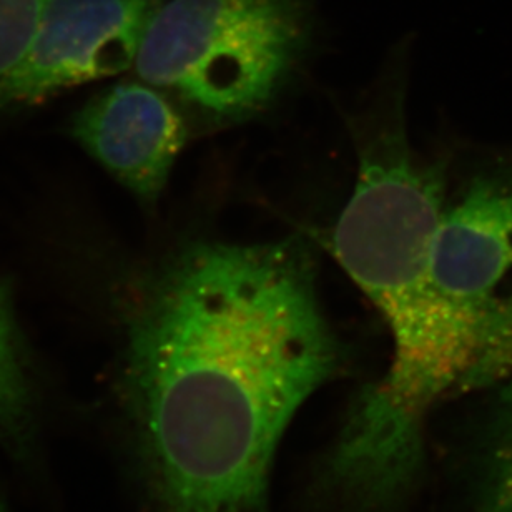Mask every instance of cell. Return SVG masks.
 Returning a JSON list of instances; mask_svg holds the SVG:
<instances>
[{
    "label": "cell",
    "mask_w": 512,
    "mask_h": 512,
    "mask_svg": "<svg viewBox=\"0 0 512 512\" xmlns=\"http://www.w3.org/2000/svg\"><path fill=\"white\" fill-rule=\"evenodd\" d=\"M341 365L303 243L165 261L128 315L120 386L152 511H268L281 436Z\"/></svg>",
    "instance_id": "1"
},
{
    "label": "cell",
    "mask_w": 512,
    "mask_h": 512,
    "mask_svg": "<svg viewBox=\"0 0 512 512\" xmlns=\"http://www.w3.org/2000/svg\"><path fill=\"white\" fill-rule=\"evenodd\" d=\"M443 163L416 157L401 120L360 158L355 192L336 223V260L380 310L393 338L386 375L356 399L326 456V493L351 512H384L423 466V429L443 399L512 371V296L493 313L463 310L434 285L433 243L443 217Z\"/></svg>",
    "instance_id": "2"
},
{
    "label": "cell",
    "mask_w": 512,
    "mask_h": 512,
    "mask_svg": "<svg viewBox=\"0 0 512 512\" xmlns=\"http://www.w3.org/2000/svg\"><path fill=\"white\" fill-rule=\"evenodd\" d=\"M318 0H163L133 62L198 124L225 127L270 107L310 54Z\"/></svg>",
    "instance_id": "3"
},
{
    "label": "cell",
    "mask_w": 512,
    "mask_h": 512,
    "mask_svg": "<svg viewBox=\"0 0 512 512\" xmlns=\"http://www.w3.org/2000/svg\"><path fill=\"white\" fill-rule=\"evenodd\" d=\"M162 2L44 0L24 55L0 80V110L29 109L132 69Z\"/></svg>",
    "instance_id": "4"
},
{
    "label": "cell",
    "mask_w": 512,
    "mask_h": 512,
    "mask_svg": "<svg viewBox=\"0 0 512 512\" xmlns=\"http://www.w3.org/2000/svg\"><path fill=\"white\" fill-rule=\"evenodd\" d=\"M72 133L140 202L155 205L190 137L185 115L142 80L110 85L75 115Z\"/></svg>",
    "instance_id": "5"
},
{
    "label": "cell",
    "mask_w": 512,
    "mask_h": 512,
    "mask_svg": "<svg viewBox=\"0 0 512 512\" xmlns=\"http://www.w3.org/2000/svg\"><path fill=\"white\" fill-rule=\"evenodd\" d=\"M434 285L453 305L493 313L494 296L512 270V173L474 178L453 207L444 208L434 235Z\"/></svg>",
    "instance_id": "6"
},
{
    "label": "cell",
    "mask_w": 512,
    "mask_h": 512,
    "mask_svg": "<svg viewBox=\"0 0 512 512\" xmlns=\"http://www.w3.org/2000/svg\"><path fill=\"white\" fill-rule=\"evenodd\" d=\"M37 431V399L9 298L0 285V444L29 454Z\"/></svg>",
    "instance_id": "7"
},
{
    "label": "cell",
    "mask_w": 512,
    "mask_h": 512,
    "mask_svg": "<svg viewBox=\"0 0 512 512\" xmlns=\"http://www.w3.org/2000/svg\"><path fill=\"white\" fill-rule=\"evenodd\" d=\"M481 508L483 512H512V388L491 429Z\"/></svg>",
    "instance_id": "8"
},
{
    "label": "cell",
    "mask_w": 512,
    "mask_h": 512,
    "mask_svg": "<svg viewBox=\"0 0 512 512\" xmlns=\"http://www.w3.org/2000/svg\"><path fill=\"white\" fill-rule=\"evenodd\" d=\"M44 0H0V80L29 45Z\"/></svg>",
    "instance_id": "9"
},
{
    "label": "cell",
    "mask_w": 512,
    "mask_h": 512,
    "mask_svg": "<svg viewBox=\"0 0 512 512\" xmlns=\"http://www.w3.org/2000/svg\"><path fill=\"white\" fill-rule=\"evenodd\" d=\"M0 512H9L7 511V508H5L4 504H2V501H0Z\"/></svg>",
    "instance_id": "10"
}]
</instances>
